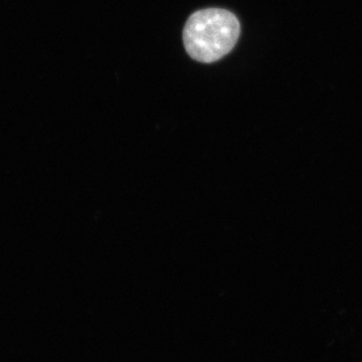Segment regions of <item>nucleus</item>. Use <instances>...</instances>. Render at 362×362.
Listing matches in <instances>:
<instances>
[{
	"label": "nucleus",
	"instance_id": "f257e3e1",
	"mask_svg": "<svg viewBox=\"0 0 362 362\" xmlns=\"http://www.w3.org/2000/svg\"><path fill=\"white\" fill-rule=\"evenodd\" d=\"M240 33V21L230 11L202 9L192 14L185 23L183 44L190 58L211 64L232 51Z\"/></svg>",
	"mask_w": 362,
	"mask_h": 362
}]
</instances>
